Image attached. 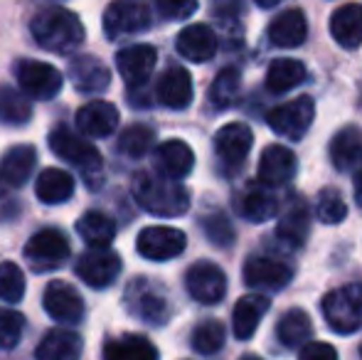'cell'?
<instances>
[{"label":"cell","instance_id":"cell-44","mask_svg":"<svg viewBox=\"0 0 362 360\" xmlns=\"http://www.w3.org/2000/svg\"><path fill=\"white\" fill-rule=\"evenodd\" d=\"M156 8H158V13H160L163 18L180 20V18H187V15L195 13L197 3H192V0H160Z\"/></svg>","mask_w":362,"mask_h":360},{"label":"cell","instance_id":"cell-22","mask_svg":"<svg viewBox=\"0 0 362 360\" xmlns=\"http://www.w3.org/2000/svg\"><path fill=\"white\" fill-rule=\"evenodd\" d=\"M158 101L168 109H187L192 101V79L187 74V69L182 67H170L160 79H158L156 87Z\"/></svg>","mask_w":362,"mask_h":360},{"label":"cell","instance_id":"cell-34","mask_svg":"<svg viewBox=\"0 0 362 360\" xmlns=\"http://www.w3.org/2000/svg\"><path fill=\"white\" fill-rule=\"evenodd\" d=\"M33 116L30 99L23 91L13 87H0V124L5 126H25Z\"/></svg>","mask_w":362,"mask_h":360},{"label":"cell","instance_id":"cell-9","mask_svg":"<svg viewBox=\"0 0 362 360\" xmlns=\"http://www.w3.org/2000/svg\"><path fill=\"white\" fill-rule=\"evenodd\" d=\"M151 28V8L134 0L111 3L104 13V35L109 40H119L126 35H139Z\"/></svg>","mask_w":362,"mask_h":360},{"label":"cell","instance_id":"cell-47","mask_svg":"<svg viewBox=\"0 0 362 360\" xmlns=\"http://www.w3.org/2000/svg\"><path fill=\"white\" fill-rule=\"evenodd\" d=\"M259 5H262V8H272V5H276V3H274V0H264V3H259Z\"/></svg>","mask_w":362,"mask_h":360},{"label":"cell","instance_id":"cell-46","mask_svg":"<svg viewBox=\"0 0 362 360\" xmlns=\"http://www.w3.org/2000/svg\"><path fill=\"white\" fill-rule=\"evenodd\" d=\"M355 200H358V205L362 207V170L358 173V178H355Z\"/></svg>","mask_w":362,"mask_h":360},{"label":"cell","instance_id":"cell-45","mask_svg":"<svg viewBox=\"0 0 362 360\" xmlns=\"http://www.w3.org/2000/svg\"><path fill=\"white\" fill-rule=\"evenodd\" d=\"M298 360H338V353H335V348L330 346V343L313 341L300 348Z\"/></svg>","mask_w":362,"mask_h":360},{"label":"cell","instance_id":"cell-19","mask_svg":"<svg viewBox=\"0 0 362 360\" xmlns=\"http://www.w3.org/2000/svg\"><path fill=\"white\" fill-rule=\"evenodd\" d=\"M35 163H37V151L33 146H15L5 151V156L0 158V185L23 187L33 178Z\"/></svg>","mask_w":362,"mask_h":360},{"label":"cell","instance_id":"cell-3","mask_svg":"<svg viewBox=\"0 0 362 360\" xmlns=\"http://www.w3.org/2000/svg\"><path fill=\"white\" fill-rule=\"evenodd\" d=\"M325 321L333 331L353 333L362 328V284H348L323 298Z\"/></svg>","mask_w":362,"mask_h":360},{"label":"cell","instance_id":"cell-20","mask_svg":"<svg viewBox=\"0 0 362 360\" xmlns=\"http://www.w3.org/2000/svg\"><path fill=\"white\" fill-rule=\"evenodd\" d=\"M272 301L269 296L264 294H249V296H242L234 306L232 313V328H234V336L239 341H249V338L257 333L259 323H262L264 313L269 311Z\"/></svg>","mask_w":362,"mask_h":360},{"label":"cell","instance_id":"cell-37","mask_svg":"<svg viewBox=\"0 0 362 360\" xmlns=\"http://www.w3.org/2000/svg\"><path fill=\"white\" fill-rule=\"evenodd\" d=\"M153 139H156V134L148 126L134 124L119 136V151L124 156H129V158H141V156H146L151 151Z\"/></svg>","mask_w":362,"mask_h":360},{"label":"cell","instance_id":"cell-10","mask_svg":"<svg viewBox=\"0 0 362 360\" xmlns=\"http://www.w3.org/2000/svg\"><path fill=\"white\" fill-rule=\"evenodd\" d=\"M187 247V237L182 230L175 227H146L141 230L139 240H136V250L141 257L151 262H168L175 260L177 255H182Z\"/></svg>","mask_w":362,"mask_h":360},{"label":"cell","instance_id":"cell-30","mask_svg":"<svg viewBox=\"0 0 362 360\" xmlns=\"http://www.w3.org/2000/svg\"><path fill=\"white\" fill-rule=\"evenodd\" d=\"M101 360H158V348L146 336L109 338L101 348Z\"/></svg>","mask_w":362,"mask_h":360},{"label":"cell","instance_id":"cell-17","mask_svg":"<svg viewBox=\"0 0 362 360\" xmlns=\"http://www.w3.org/2000/svg\"><path fill=\"white\" fill-rule=\"evenodd\" d=\"M293 277V269L281 260L272 257H252L244 265V281L254 289H281Z\"/></svg>","mask_w":362,"mask_h":360},{"label":"cell","instance_id":"cell-23","mask_svg":"<svg viewBox=\"0 0 362 360\" xmlns=\"http://www.w3.org/2000/svg\"><path fill=\"white\" fill-rule=\"evenodd\" d=\"M156 166L163 170V175L170 180L185 178L195 166V153L185 141H163L156 149Z\"/></svg>","mask_w":362,"mask_h":360},{"label":"cell","instance_id":"cell-5","mask_svg":"<svg viewBox=\"0 0 362 360\" xmlns=\"http://www.w3.org/2000/svg\"><path fill=\"white\" fill-rule=\"evenodd\" d=\"M124 306L129 308L131 316L141 318L148 326H163L168 321V301L165 294L153 281L139 277L126 286L124 291Z\"/></svg>","mask_w":362,"mask_h":360},{"label":"cell","instance_id":"cell-43","mask_svg":"<svg viewBox=\"0 0 362 360\" xmlns=\"http://www.w3.org/2000/svg\"><path fill=\"white\" fill-rule=\"evenodd\" d=\"M202 227H205V232H207V237H210L212 245H217V247L232 245L234 230H232V225H229V220L224 215H210L205 222H202Z\"/></svg>","mask_w":362,"mask_h":360},{"label":"cell","instance_id":"cell-38","mask_svg":"<svg viewBox=\"0 0 362 360\" xmlns=\"http://www.w3.org/2000/svg\"><path fill=\"white\" fill-rule=\"evenodd\" d=\"M239 96V74L237 69H222L210 87V104L215 109H227Z\"/></svg>","mask_w":362,"mask_h":360},{"label":"cell","instance_id":"cell-15","mask_svg":"<svg viewBox=\"0 0 362 360\" xmlns=\"http://www.w3.org/2000/svg\"><path fill=\"white\" fill-rule=\"evenodd\" d=\"M252 144H254V136L247 124H227L215 136L217 156L229 168H237V166L244 163V158L252 151Z\"/></svg>","mask_w":362,"mask_h":360},{"label":"cell","instance_id":"cell-16","mask_svg":"<svg viewBox=\"0 0 362 360\" xmlns=\"http://www.w3.org/2000/svg\"><path fill=\"white\" fill-rule=\"evenodd\" d=\"M69 79L81 94H101L109 89L111 72L101 59L91 57V54H81L69 62Z\"/></svg>","mask_w":362,"mask_h":360},{"label":"cell","instance_id":"cell-42","mask_svg":"<svg viewBox=\"0 0 362 360\" xmlns=\"http://www.w3.org/2000/svg\"><path fill=\"white\" fill-rule=\"evenodd\" d=\"M25 331V318L23 313L10 311V308H0V348L10 351L20 343Z\"/></svg>","mask_w":362,"mask_h":360},{"label":"cell","instance_id":"cell-33","mask_svg":"<svg viewBox=\"0 0 362 360\" xmlns=\"http://www.w3.org/2000/svg\"><path fill=\"white\" fill-rule=\"evenodd\" d=\"M305 74L308 72L298 59H276L267 72V87L274 94H284V91L298 87L305 79Z\"/></svg>","mask_w":362,"mask_h":360},{"label":"cell","instance_id":"cell-11","mask_svg":"<svg viewBox=\"0 0 362 360\" xmlns=\"http://www.w3.org/2000/svg\"><path fill=\"white\" fill-rule=\"evenodd\" d=\"M42 306L49 318H54L57 323H64V326H74V323H81V318H84V301H81L79 291L72 284L59 281V279L47 284Z\"/></svg>","mask_w":362,"mask_h":360},{"label":"cell","instance_id":"cell-27","mask_svg":"<svg viewBox=\"0 0 362 360\" xmlns=\"http://www.w3.org/2000/svg\"><path fill=\"white\" fill-rule=\"evenodd\" d=\"M81 351H84L81 336H76L74 331L54 328V331L45 333L37 351H35V358L37 360H79Z\"/></svg>","mask_w":362,"mask_h":360},{"label":"cell","instance_id":"cell-48","mask_svg":"<svg viewBox=\"0 0 362 360\" xmlns=\"http://www.w3.org/2000/svg\"><path fill=\"white\" fill-rule=\"evenodd\" d=\"M242 360H262V358H257V356H247V358H242Z\"/></svg>","mask_w":362,"mask_h":360},{"label":"cell","instance_id":"cell-41","mask_svg":"<svg viewBox=\"0 0 362 360\" xmlns=\"http://www.w3.org/2000/svg\"><path fill=\"white\" fill-rule=\"evenodd\" d=\"M25 296V277L18 265L0 262V298L8 303H18Z\"/></svg>","mask_w":362,"mask_h":360},{"label":"cell","instance_id":"cell-31","mask_svg":"<svg viewBox=\"0 0 362 360\" xmlns=\"http://www.w3.org/2000/svg\"><path fill=\"white\" fill-rule=\"evenodd\" d=\"M76 232H79V237L89 247H94V250H106L116 237V225L109 215H104V212L89 210L79 217Z\"/></svg>","mask_w":362,"mask_h":360},{"label":"cell","instance_id":"cell-26","mask_svg":"<svg viewBox=\"0 0 362 360\" xmlns=\"http://www.w3.org/2000/svg\"><path fill=\"white\" fill-rule=\"evenodd\" d=\"M305 35H308V23H305L303 10L298 8L284 10L269 25V40L276 47H298V45H303Z\"/></svg>","mask_w":362,"mask_h":360},{"label":"cell","instance_id":"cell-18","mask_svg":"<svg viewBox=\"0 0 362 360\" xmlns=\"http://www.w3.org/2000/svg\"><path fill=\"white\" fill-rule=\"evenodd\" d=\"M76 126L91 139H106L119 126V109L109 101H89L76 111Z\"/></svg>","mask_w":362,"mask_h":360},{"label":"cell","instance_id":"cell-12","mask_svg":"<svg viewBox=\"0 0 362 360\" xmlns=\"http://www.w3.org/2000/svg\"><path fill=\"white\" fill-rule=\"evenodd\" d=\"M185 286L187 294L195 298L197 303H212L222 301L224 294H227V277L212 262H197L192 265L185 274Z\"/></svg>","mask_w":362,"mask_h":360},{"label":"cell","instance_id":"cell-21","mask_svg":"<svg viewBox=\"0 0 362 360\" xmlns=\"http://www.w3.org/2000/svg\"><path fill=\"white\" fill-rule=\"evenodd\" d=\"M330 35L345 50H355L362 45V5L348 3L340 5L330 15Z\"/></svg>","mask_w":362,"mask_h":360},{"label":"cell","instance_id":"cell-40","mask_svg":"<svg viewBox=\"0 0 362 360\" xmlns=\"http://www.w3.org/2000/svg\"><path fill=\"white\" fill-rule=\"evenodd\" d=\"M348 215V205L343 200V192L335 187H323L318 195V220L325 225H338Z\"/></svg>","mask_w":362,"mask_h":360},{"label":"cell","instance_id":"cell-25","mask_svg":"<svg viewBox=\"0 0 362 360\" xmlns=\"http://www.w3.org/2000/svg\"><path fill=\"white\" fill-rule=\"evenodd\" d=\"M177 52L190 62H207L217 54V35L207 25H187L177 35Z\"/></svg>","mask_w":362,"mask_h":360},{"label":"cell","instance_id":"cell-13","mask_svg":"<svg viewBox=\"0 0 362 360\" xmlns=\"http://www.w3.org/2000/svg\"><path fill=\"white\" fill-rule=\"evenodd\" d=\"M76 277L91 289H106L121 274V260L116 252L89 250L76 260Z\"/></svg>","mask_w":362,"mask_h":360},{"label":"cell","instance_id":"cell-49","mask_svg":"<svg viewBox=\"0 0 362 360\" xmlns=\"http://www.w3.org/2000/svg\"><path fill=\"white\" fill-rule=\"evenodd\" d=\"M360 356H362V348H360Z\"/></svg>","mask_w":362,"mask_h":360},{"label":"cell","instance_id":"cell-4","mask_svg":"<svg viewBox=\"0 0 362 360\" xmlns=\"http://www.w3.org/2000/svg\"><path fill=\"white\" fill-rule=\"evenodd\" d=\"M23 255L25 262L30 265V269L45 274L59 269L69 260V255H72V247H69V240L62 232L47 227V230H40L30 237Z\"/></svg>","mask_w":362,"mask_h":360},{"label":"cell","instance_id":"cell-39","mask_svg":"<svg viewBox=\"0 0 362 360\" xmlns=\"http://www.w3.org/2000/svg\"><path fill=\"white\" fill-rule=\"evenodd\" d=\"M224 346V326L219 321H202L192 331V348L202 356H212Z\"/></svg>","mask_w":362,"mask_h":360},{"label":"cell","instance_id":"cell-8","mask_svg":"<svg viewBox=\"0 0 362 360\" xmlns=\"http://www.w3.org/2000/svg\"><path fill=\"white\" fill-rule=\"evenodd\" d=\"M313 116H315L313 99H310V96H298V99H291L286 104L269 111L267 121L274 134L284 136V139H291V141H298L300 136L310 129Z\"/></svg>","mask_w":362,"mask_h":360},{"label":"cell","instance_id":"cell-2","mask_svg":"<svg viewBox=\"0 0 362 360\" xmlns=\"http://www.w3.org/2000/svg\"><path fill=\"white\" fill-rule=\"evenodd\" d=\"M134 197L146 212L158 217H177L190 207V192L182 182L158 178L153 173H139L134 178Z\"/></svg>","mask_w":362,"mask_h":360},{"label":"cell","instance_id":"cell-7","mask_svg":"<svg viewBox=\"0 0 362 360\" xmlns=\"http://www.w3.org/2000/svg\"><path fill=\"white\" fill-rule=\"evenodd\" d=\"M15 77L23 89L25 96L37 101H47L62 91V72L54 69L47 62H37V59H23L15 67Z\"/></svg>","mask_w":362,"mask_h":360},{"label":"cell","instance_id":"cell-28","mask_svg":"<svg viewBox=\"0 0 362 360\" xmlns=\"http://www.w3.org/2000/svg\"><path fill=\"white\" fill-rule=\"evenodd\" d=\"M76 180L62 168H45L35 180V192L45 205H62L74 195Z\"/></svg>","mask_w":362,"mask_h":360},{"label":"cell","instance_id":"cell-36","mask_svg":"<svg viewBox=\"0 0 362 360\" xmlns=\"http://www.w3.org/2000/svg\"><path fill=\"white\" fill-rule=\"evenodd\" d=\"M310 331H313V326H310L308 313L300 311V308H291V311H286L281 316V321H279V326H276L279 341H281L284 346H288V348L300 346V343L310 336Z\"/></svg>","mask_w":362,"mask_h":360},{"label":"cell","instance_id":"cell-35","mask_svg":"<svg viewBox=\"0 0 362 360\" xmlns=\"http://www.w3.org/2000/svg\"><path fill=\"white\" fill-rule=\"evenodd\" d=\"M239 207H242V215L247 217L249 222H267L279 212L276 197L269 190H262V187H249L242 195Z\"/></svg>","mask_w":362,"mask_h":360},{"label":"cell","instance_id":"cell-29","mask_svg":"<svg viewBox=\"0 0 362 360\" xmlns=\"http://www.w3.org/2000/svg\"><path fill=\"white\" fill-rule=\"evenodd\" d=\"M330 158L338 170H353L362 163V131L358 126H345L330 141Z\"/></svg>","mask_w":362,"mask_h":360},{"label":"cell","instance_id":"cell-32","mask_svg":"<svg viewBox=\"0 0 362 360\" xmlns=\"http://www.w3.org/2000/svg\"><path fill=\"white\" fill-rule=\"evenodd\" d=\"M308 230H310L308 207H305V202L293 200L286 210H284L281 220H279V227H276L279 237H281L284 242H288V245L298 247V245H303V242H305Z\"/></svg>","mask_w":362,"mask_h":360},{"label":"cell","instance_id":"cell-1","mask_svg":"<svg viewBox=\"0 0 362 360\" xmlns=\"http://www.w3.org/2000/svg\"><path fill=\"white\" fill-rule=\"evenodd\" d=\"M30 33L47 52L67 54L84 42V25L72 10L49 5L42 8L30 23Z\"/></svg>","mask_w":362,"mask_h":360},{"label":"cell","instance_id":"cell-24","mask_svg":"<svg viewBox=\"0 0 362 360\" xmlns=\"http://www.w3.org/2000/svg\"><path fill=\"white\" fill-rule=\"evenodd\" d=\"M296 173V156L286 146H269L259 158V180L264 185H284Z\"/></svg>","mask_w":362,"mask_h":360},{"label":"cell","instance_id":"cell-14","mask_svg":"<svg viewBox=\"0 0 362 360\" xmlns=\"http://www.w3.org/2000/svg\"><path fill=\"white\" fill-rule=\"evenodd\" d=\"M158 62V52L151 45H131L116 54V69L129 87H141L148 82Z\"/></svg>","mask_w":362,"mask_h":360},{"label":"cell","instance_id":"cell-6","mask_svg":"<svg viewBox=\"0 0 362 360\" xmlns=\"http://www.w3.org/2000/svg\"><path fill=\"white\" fill-rule=\"evenodd\" d=\"M49 149L54 156H59L62 161H67L69 166L79 168L84 175H99L101 173V153L94 149V144H89L86 139L76 136L67 126H57L49 134Z\"/></svg>","mask_w":362,"mask_h":360}]
</instances>
